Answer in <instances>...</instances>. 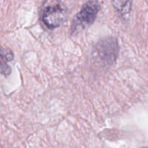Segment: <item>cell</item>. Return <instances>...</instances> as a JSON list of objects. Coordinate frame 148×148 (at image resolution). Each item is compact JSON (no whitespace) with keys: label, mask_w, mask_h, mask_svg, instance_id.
I'll return each instance as SVG.
<instances>
[{"label":"cell","mask_w":148,"mask_h":148,"mask_svg":"<svg viewBox=\"0 0 148 148\" xmlns=\"http://www.w3.org/2000/svg\"><path fill=\"white\" fill-rule=\"evenodd\" d=\"M68 16V9L58 0H47L42 6L41 21L49 29L62 25Z\"/></svg>","instance_id":"obj_1"},{"label":"cell","mask_w":148,"mask_h":148,"mask_svg":"<svg viewBox=\"0 0 148 148\" xmlns=\"http://www.w3.org/2000/svg\"><path fill=\"white\" fill-rule=\"evenodd\" d=\"M100 10V4L98 0H89L84 5L71 23V34H76L94 23Z\"/></svg>","instance_id":"obj_2"},{"label":"cell","mask_w":148,"mask_h":148,"mask_svg":"<svg viewBox=\"0 0 148 148\" xmlns=\"http://www.w3.org/2000/svg\"><path fill=\"white\" fill-rule=\"evenodd\" d=\"M98 58L105 65H112L116 60L119 54V45L113 37H107L97 45Z\"/></svg>","instance_id":"obj_3"},{"label":"cell","mask_w":148,"mask_h":148,"mask_svg":"<svg viewBox=\"0 0 148 148\" xmlns=\"http://www.w3.org/2000/svg\"><path fill=\"white\" fill-rule=\"evenodd\" d=\"M14 58L12 50L5 47H0V73L5 76H8L11 73V67L8 62Z\"/></svg>","instance_id":"obj_4"},{"label":"cell","mask_w":148,"mask_h":148,"mask_svg":"<svg viewBox=\"0 0 148 148\" xmlns=\"http://www.w3.org/2000/svg\"><path fill=\"white\" fill-rule=\"evenodd\" d=\"M116 9L122 15H126L129 13L132 7V0H113Z\"/></svg>","instance_id":"obj_5"}]
</instances>
